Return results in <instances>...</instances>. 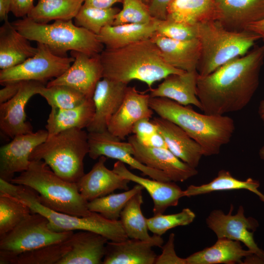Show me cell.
Returning <instances> with one entry per match:
<instances>
[{
    "label": "cell",
    "mask_w": 264,
    "mask_h": 264,
    "mask_svg": "<svg viewBox=\"0 0 264 264\" xmlns=\"http://www.w3.org/2000/svg\"><path fill=\"white\" fill-rule=\"evenodd\" d=\"M264 62V44L209 74L199 75L197 95L201 110L209 115H223L244 109L258 88Z\"/></svg>",
    "instance_id": "1"
},
{
    "label": "cell",
    "mask_w": 264,
    "mask_h": 264,
    "mask_svg": "<svg viewBox=\"0 0 264 264\" xmlns=\"http://www.w3.org/2000/svg\"><path fill=\"white\" fill-rule=\"evenodd\" d=\"M103 78L128 84L132 80L153 84L172 74L185 71L168 64L151 38L117 49H104L100 54Z\"/></svg>",
    "instance_id": "2"
},
{
    "label": "cell",
    "mask_w": 264,
    "mask_h": 264,
    "mask_svg": "<svg viewBox=\"0 0 264 264\" xmlns=\"http://www.w3.org/2000/svg\"><path fill=\"white\" fill-rule=\"evenodd\" d=\"M151 108L158 116L183 129L201 147L204 156L220 153L231 140L235 130L234 120L225 115L200 113L189 106L164 97H150Z\"/></svg>",
    "instance_id": "3"
},
{
    "label": "cell",
    "mask_w": 264,
    "mask_h": 264,
    "mask_svg": "<svg viewBox=\"0 0 264 264\" xmlns=\"http://www.w3.org/2000/svg\"><path fill=\"white\" fill-rule=\"evenodd\" d=\"M10 182L35 191L40 203L51 210L78 217L92 213L76 183L63 179L43 160H31L28 169Z\"/></svg>",
    "instance_id": "4"
},
{
    "label": "cell",
    "mask_w": 264,
    "mask_h": 264,
    "mask_svg": "<svg viewBox=\"0 0 264 264\" xmlns=\"http://www.w3.org/2000/svg\"><path fill=\"white\" fill-rule=\"evenodd\" d=\"M12 24L29 41L46 45L53 53L61 57L67 56L68 51L96 56L104 49L97 35L76 25L72 20L40 23L25 17L13 21Z\"/></svg>",
    "instance_id": "5"
},
{
    "label": "cell",
    "mask_w": 264,
    "mask_h": 264,
    "mask_svg": "<svg viewBox=\"0 0 264 264\" xmlns=\"http://www.w3.org/2000/svg\"><path fill=\"white\" fill-rule=\"evenodd\" d=\"M2 191L26 204L31 213H40L46 217L49 228L53 231H88L98 233L109 241L114 242H120L128 238L120 220H110L93 212L86 217L56 212L42 205L38 199L37 193L32 189L10 182L3 184Z\"/></svg>",
    "instance_id": "6"
},
{
    "label": "cell",
    "mask_w": 264,
    "mask_h": 264,
    "mask_svg": "<svg viewBox=\"0 0 264 264\" xmlns=\"http://www.w3.org/2000/svg\"><path fill=\"white\" fill-rule=\"evenodd\" d=\"M201 54L197 71L200 76L212 73L230 60L245 55L261 36L253 32L226 29L219 21L197 24Z\"/></svg>",
    "instance_id": "7"
},
{
    "label": "cell",
    "mask_w": 264,
    "mask_h": 264,
    "mask_svg": "<svg viewBox=\"0 0 264 264\" xmlns=\"http://www.w3.org/2000/svg\"><path fill=\"white\" fill-rule=\"evenodd\" d=\"M88 132L72 128L62 131L36 147L30 160H43L63 179L76 183L85 174L84 160L88 154Z\"/></svg>",
    "instance_id": "8"
},
{
    "label": "cell",
    "mask_w": 264,
    "mask_h": 264,
    "mask_svg": "<svg viewBox=\"0 0 264 264\" xmlns=\"http://www.w3.org/2000/svg\"><path fill=\"white\" fill-rule=\"evenodd\" d=\"M73 233L53 231L46 217L40 213H31L0 238V264H10L15 257L22 253L66 241Z\"/></svg>",
    "instance_id": "9"
},
{
    "label": "cell",
    "mask_w": 264,
    "mask_h": 264,
    "mask_svg": "<svg viewBox=\"0 0 264 264\" xmlns=\"http://www.w3.org/2000/svg\"><path fill=\"white\" fill-rule=\"evenodd\" d=\"M36 54L22 63L0 71L1 85L14 81H36L45 83L63 74L74 58L61 57L53 53L45 44L37 43Z\"/></svg>",
    "instance_id": "10"
},
{
    "label": "cell",
    "mask_w": 264,
    "mask_h": 264,
    "mask_svg": "<svg viewBox=\"0 0 264 264\" xmlns=\"http://www.w3.org/2000/svg\"><path fill=\"white\" fill-rule=\"evenodd\" d=\"M233 206L231 205L227 214L220 210L211 212L206 219L208 228L217 235L218 239L226 238L242 242L254 255L256 262L264 263V251L259 248L254 239L253 231L258 226L257 221L244 216L242 206L232 215Z\"/></svg>",
    "instance_id": "11"
},
{
    "label": "cell",
    "mask_w": 264,
    "mask_h": 264,
    "mask_svg": "<svg viewBox=\"0 0 264 264\" xmlns=\"http://www.w3.org/2000/svg\"><path fill=\"white\" fill-rule=\"evenodd\" d=\"M88 155L92 159L105 156L129 165L132 169L140 171L144 176L164 182L172 181L159 170L150 168L141 163L133 155L134 150L129 142H123L111 134L107 130L101 132H88Z\"/></svg>",
    "instance_id": "12"
},
{
    "label": "cell",
    "mask_w": 264,
    "mask_h": 264,
    "mask_svg": "<svg viewBox=\"0 0 264 264\" xmlns=\"http://www.w3.org/2000/svg\"><path fill=\"white\" fill-rule=\"evenodd\" d=\"M74 61L61 76L49 81L46 86L65 85L73 88L87 98H92L98 82L103 78L100 54L89 56L81 52L71 51Z\"/></svg>",
    "instance_id": "13"
},
{
    "label": "cell",
    "mask_w": 264,
    "mask_h": 264,
    "mask_svg": "<svg viewBox=\"0 0 264 264\" xmlns=\"http://www.w3.org/2000/svg\"><path fill=\"white\" fill-rule=\"evenodd\" d=\"M48 137L45 130L15 136L0 149V178L10 182L16 173L26 170L34 149Z\"/></svg>",
    "instance_id": "14"
},
{
    "label": "cell",
    "mask_w": 264,
    "mask_h": 264,
    "mask_svg": "<svg viewBox=\"0 0 264 264\" xmlns=\"http://www.w3.org/2000/svg\"><path fill=\"white\" fill-rule=\"evenodd\" d=\"M44 86V83L39 81H22L17 94L0 104V129L3 134L13 138L17 135L33 132L32 126L26 121L25 107L29 99L39 94Z\"/></svg>",
    "instance_id": "15"
},
{
    "label": "cell",
    "mask_w": 264,
    "mask_h": 264,
    "mask_svg": "<svg viewBox=\"0 0 264 264\" xmlns=\"http://www.w3.org/2000/svg\"><path fill=\"white\" fill-rule=\"evenodd\" d=\"M134 157L143 164L162 171L172 181L183 182L198 173L196 168L184 162L169 149L149 147L141 144L133 134L128 138Z\"/></svg>",
    "instance_id": "16"
},
{
    "label": "cell",
    "mask_w": 264,
    "mask_h": 264,
    "mask_svg": "<svg viewBox=\"0 0 264 264\" xmlns=\"http://www.w3.org/2000/svg\"><path fill=\"white\" fill-rule=\"evenodd\" d=\"M150 94L141 92L134 87L127 88L123 101L109 121L107 130L113 135L123 140L132 133L135 123L141 119L151 118Z\"/></svg>",
    "instance_id": "17"
},
{
    "label": "cell",
    "mask_w": 264,
    "mask_h": 264,
    "mask_svg": "<svg viewBox=\"0 0 264 264\" xmlns=\"http://www.w3.org/2000/svg\"><path fill=\"white\" fill-rule=\"evenodd\" d=\"M128 84L102 78L97 83L92 96L94 114L86 128L88 132L107 130L109 121L124 98Z\"/></svg>",
    "instance_id": "18"
},
{
    "label": "cell",
    "mask_w": 264,
    "mask_h": 264,
    "mask_svg": "<svg viewBox=\"0 0 264 264\" xmlns=\"http://www.w3.org/2000/svg\"><path fill=\"white\" fill-rule=\"evenodd\" d=\"M91 170L76 182L78 190L87 201L102 197L116 190L129 189L130 180L107 168V157L101 156Z\"/></svg>",
    "instance_id": "19"
},
{
    "label": "cell",
    "mask_w": 264,
    "mask_h": 264,
    "mask_svg": "<svg viewBox=\"0 0 264 264\" xmlns=\"http://www.w3.org/2000/svg\"><path fill=\"white\" fill-rule=\"evenodd\" d=\"M112 170L123 177L141 185L147 190L154 202V215L163 214L168 208L177 206L179 199L184 197L183 191L173 181H161L138 176L130 171L121 161H116Z\"/></svg>",
    "instance_id": "20"
},
{
    "label": "cell",
    "mask_w": 264,
    "mask_h": 264,
    "mask_svg": "<svg viewBox=\"0 0 264 264\" xmlns=\"http://www.w3.org/2000/svg\"><path fill=\"white\" fill-rule=\"evenodd\" d=\"M69 250L58 264H102L109 240L93 232L80 230L68 240Z\"/></svg>",
    "instance_id": "21"
},
{
    "label": "cell",
    "mask_w": 264,
    "mask_h": 264,
    "mask_svg": "<svg viewBox=\"0 0 264 264\" xmlns=\"http://www.w3.org/2000/svg\"><path fill=\"white\" fill-rule=\"evenodd\" d=\"M162 245L158 242L131 238L120 242L108 241L103 264H154L158 255L153 247H161Z\"/></svg>",
    "instance_id": "22"
},
{
    "label": "cell",
    "mask_w": 264,
    "mask_h": 264,
    "mask_svg": "<svg viewBox=\"0 0 264 264\" xmlns=\"http://www.w3.org/2000/svg\"><path fill=\"white\" fill-rule=\"evenodd\" d=\"M152 121L156 125L167 149L184 162L196 168L203 155L201 147L175 123L160 116Z\"/></svg>",
    "instance_id": "23"
},
{
    "label": "cell",
    "mask_w": 264,
    "mask_h": 264,
    "mask_svg": "<svg viewBox=\"0 0 264 264\" xmlns=\"http://www.w3.org/2000/svg\"><path fill=\"white\" fill-rule=\"evenodd\" d=\"M151 38L168 64L184 71L197 70L201 54V45L198 38L179 41L162 36L156 32Z\"/></svg>",
    "instance_id": "24"
},
{
    "label": "cell",
    "mask_w": 264,
    "mask_h": 264,
    "mask_svg": "<svg viewBox=\"0 0 264 264\" xmlns=\"http://www.w3.org/2000/svg\"><path fill=\"white\" fill-rule=\"evenodd\" d=\"M221 13L220 22L227 29L245 30L264 19V0H214Z\"/></svg>",
    "instance_id": "25"
},
{
    "label": "cell",
    "mask_w": 264,
    "mask_h": 264,
    "mask_svg": "<svg viewBox=\"0 0 264 264\" xmlns=\"http://www.w3.org/2000/svg\"><path fill=\"white\" fill-rule=\"evenodd\" d=\"M198 75L197 70L170 74L156 88L149 89L150 96L166 98L184 106L192 105L201 110L197 95Z\"/></svg>",
    "instance_id": "26"
},
{
    "label": "cell",
    "mask_w": 264,
    "mask_h": 264,
    "mask_svg": "<svg viewBox=\"0 0 264 264\" xmlns=\"http://www.w3.org/2000/svg\"><path fill=\"white\" fill-rule=\"evenodd\" d=\"M21 34L8 19L0 27V69L17 66L34 56L37 47Z\"/></svg>",
    "instance_id": "27"
},
{
    "label": "cell",
    "mask_w": 264,
    "mask_h": 264,
    "mask_svg": "<svg viewBox=\"0 0 264 264\" xmlns=\"http://www.w3.org/2000/svg\"><path fill=\"white\" fill-rule=\"evenodd\" d=\"M158 20L146 23L108 25L97 35L107 49H117L151 38L156 32Z\"/></svg>",
    "instance_id": "28"
},
{
    "label": "cell",
    "mask_w": 264,
    "mask_h": 264,
    "mask_svg": "<svg viewBox=\"0 0 264 264\" xmlns=\"http://www.w3.org/2000/svg\"><path fill=\"white\" fill-rule=\"evenodd\" d=\"M254 257L248 249H243L241 242L219 238L216 243L186 258L187 264H243L242 259Z\"/></svg>",
    "instance_id": "29"
},
{
    "label": "cell",
    "mask_w": 264,
    "mask_h": 264,
    "mask_svg": "<svg viewBox=\"0 0 264 264\" xmlns=\"http://www.w3.org/2000/svg\"><path fill=\"white\" fill-rule=\"evenodd\" d=\"M221 18L214 0H175L168 7L166 20L197 24Z\"/></svg>",
    "instance_id": "30"
},
{
    "label": "cell",
    "mask_w": 264,
    "mask_h": 264,
    "mask_svg": "<svg viewBox=\"0 0 264 264\" xmlns=\"http://www.w3.org/2000/svg\"><path fill=\"white\" fill-rule=\"evenodd\" d=\"M94 111L92 98L87 99L80 105L70 109L51 108L45 125L47 137L70 129L87 128L93 119Z\"/></svg>",
    "instance_id": "31"
},
{
    "label": "cell",
    "mask_w": 264,
    "mask_h": 264,
    "mask_svg": "<svg viewBox=\"0 0 264 264\" xmlns=\"http://www.w3.org/2000/svg\"><path fill=\"white\" fill-rule=\"evenodd\" d=\"M143 203L142 193L140 191L128 201L122 210L119 220L128 238L163 244L164 240L161 236L149 235L146 218L143 215L141 209Z\"/></svg>",
    "instance_id": "32"
},
{
    "label": "cell",
    "mask_w": 264,
    "mask_h": 264,
    "mask_svg": "<svg viewBox=\"0 0 264 264\" xmlns=\"http://www.w3.org/2000/svg\"><path fill=\"white\" fill-rule=\"evenodd\" d=\"M83 3L84 0H39L26 17L40 23L72 20Z\"/></svg>",
    "instance_id": "33"
},
{
    "label": "cell",
    "mask_w": 264,
    "mask_h": 264,
    "mask_svg": "<svg viewBox=\"0 0 264 264\" xmlns=\"http://www.w3.org/2000/svg\"><path fill=\"white\" fill-rule=\"evenodd\" d=\"M260 186L258 181L252 178L241 180L235 178L228 171L220 170L211 181L208 183L197 186L191 185L183 191L184 197H190L213 192L245 189L257 196L261 193L258 188Z\"/></svg>",
    "instance_id": "34"
},
{
    "label": "cell",
    "mask_w": 264,
    "mask_h": 264,
    "mask_svg": "<svg viewBox=\"0 0 264 264\" xmlns=\"http://www.w3.org/2000/svg\"><path fill=\"white\" fill-rule=\"evenodd\" d=\"M144 188L136 184L132 189L120 193H111L88 201V207L91 212L100 214L111 220H119L121 213L128 201Z\"/></svg>",
    "instance_id": "35"
},
{
    "label": "cell",
    "mask_w": 264,
    "mask_h": 264,
    "mask_svg": "<svg viewBox=\"0 0 264 264\" xmlns=\"http://www.w3.org/2000/svg\"><path fill=\"white\" fill-rule=\"evenodd\" d=\"M31 214L30 208L22 201L0 193V238L13 230Z\"/></svg>",
    "instance_id": "36"
},
{
    "label": "cell",
    "mask_w": 264,
    "mask_h": 264,
    "mask_svg": "<svg viewBox=\"0 0 264 264\" xmlns=\"http://www.w3.org/2000/svg\"><path fill=\"white\" fill-rule=\"evenodd\" d=\"M120 10L115 7L101 8L83 4L74 18V23L98 35L105 26L113 24Z\"/></svg>",
    "instance_id": "37"
},
{
    "label": "cell",
    "mask_w": 264,
    "mask_h": 264,
    "mask_svg": "<svg viewBox=\"0 0 264 264\" xmlns=\"http://www.w3.org/2000/svg\"><path fill=\"white\" fill-rule=\"evenodd\" d=\"M68 240L22 253L10 264H58L70 248Z\"/></svg>",
    "instance_id": "38"
},
{
    "label": "cell",
    "mask_w": 264,
    "mask_h": 264,
    "mask_svg": "<svg viewBox=\"0 0 264 264\" xmlns=\"http://www.w3.org/2000/svg\"><path fill=\"white\" fill-rule=\"evenodd\" d=\"M38 94L46 100L51 108L57 109L72 108L88 99L76 89L65 85L44 86Z\"/></svg>",
    "instance_id": "39"
},
{
    "label": "cell",
    "mask_w": 264,
    "mask_h": 264,
    "mask_svg": "<svg viewBox=\"0 0 264 264\" xmlns=\"http://www.w3.org/2000/svg\"><path fill=\"white\" fill-rule=\"evenodd\" d=\"M196 215L190 209L185 208L173 214H158L146 218L149 230L154 234L161 236L170 229L191 223Z\"/></svg>",
    "instance_id": "40"
},
{
    "label": "cell",
    "mask_w": 264,
    "mask_h": 264,
    "mask_svg": "<svg viewBox=\"0 0 264 264\" xmlns=\"http://www.w3.org/2000/svg\"><path fill=\"white\" fill-rule=\"evenodd\" d=\"M122 8L116 15L112 25L146 23L153 21L148 4L144 0H122Z\"/></svg>",
    "instance_id": "41"
},
{
    "label": "cell",
    "mask_w": 264,
    "mask_h": 264,
    "mask_svg": "<svg viewBox=\"0 0 264 264\" xmlns=\"http://www.w3.org/2000/svg\"><path fill=\"white\" fill-rule=\"evenodd\" d=\"M156 33L174 40L189 41L197 38V24L168 20H158Z\"/></svg>",
    "instance_id": "42"
},
{
    "label": "cell",
    "mask_w": 264,
    "mask_h": 264,
    "mask_svg": "<svg viewBox=\"0 0 264 264\" xmlns=\"http://www.w3.org/2000/svg\"><path fill=\"white\" fill-rule=\"evenodd\" d=\"M174 233L169 235L167 242L161 247L162 253L157 256L154 264H187L186 258L179 257L175 250Z\"/></svg>",
    "instance_id": "43"
},
{
    "label": "cell",
    "mask_w": 264,
    "mask_h": 264,
    "mask_svg": "<svg viewBox=\"0 0 264 264\" xmlns=\"http://www.w3.org/2000/svg\"><path fill=\"white\" fill-rule=\"evenodd\" d=\"M158 131V128L150 118H144L137 121L134 125L132 133L139 141L147 138Z\"/></svg>",
    "instance_id": "44"
},
{
    "label": "cell",
    "mask_w": 264,
    "mask_h": 264,
    "mask_svg": "<svg viewBox=\"0 0 264 264\" xmlns=\"http://www.w3.org/2000/svg\"><path fill=\"white\" fill-rule=\"evenodd\" d=\"M175 0H151L148 4L152 17L155 20H166L167 9Z\"/></svg>",
    "instance_id": "45"
},
{
    "label": "cell",
    "mask_w": 264,
    "mask_h": 264,
    "mask_svg": "<svg viewBox=\"0 0 264 264\" xmlns=\"http://www.w3.org/2000/svg\"><path fill=\"white\" fill-rule=\"evenodd\" d=\"M34 0H11V12L16 17H25L34 6Z\"/></svg>",
    "instance_id": "46"
},
{
    "label": "cell",
    "mask_w": 264,
    "mask_h": 264,
    "mask_svg": "<svg viewBox=\"0 0 264 264\" xmlns=\"http://www.w3.org/2000/svg\"><path fill=\"white\" fill-rule=\"evenodd\" d=\"M22 81H14L4 84V87L0 90V104L4 103L13 97L18 92Z\"/></svg>",
    "instance_id": "47"
},
{
    "label": "cell",
    "mask_w": 264,
    "mask_h": 264,
    "mask_svg": "<svg viewBox=\"0 0 264 264\" xmlns=\"http://www.w3.org/2000/svg\"><path fill=\"white\" fill-rule=\"evenodd\" d=\"M139 141L149 147L167 148L164 139L158 130L149 137Z\"/></svg>",
    "instance_id": "48"
},
{
    "label": "cell",
    "mask_w": 264,
    "mask_h": 264,
    "mask_svg": "<svg viewBox=\"0 0 264 264\" xmlns=\"http://www.w3.org/2000/svg\"><path fill=\"white\" fill-rule=\"evenodd\" d=\"M122 2V0H84V4L91 7L107 8L115 3Z\"/></svg>",
    "instance_id": "49"
},
{
    "label": "cell",
    "mask_w": 264,
    "mask_h": 264,
    "mask_svg": "<svg viewBox=\"0 0 264 264\" xmlns=\"http://www.w3.org/2000/svg\"><path fill=\"white\" fill-rule=\"evenodd\" d=\"M246 30L259 35L264 41V19L248 25Z\"/></svg>",
    "instance_id": "50"
},
{
    "label": "cell",
    "mask_w": 264,
    "mask_h": 264,
    "mask_svg": "<svg viewBox=\"0 0 264 264\" xmlns=\"http://www.w3.org/2000/svg\"><path fill=\"white\" fill-rule=\"evenodd\" d=\"M11 10V0H0V19H8V14Z\"/></svg>",
    "instance_id": "51"
},
{
    "label": "cell",
    "mask_w": 264,
    "mask_h": 264,
    "mask_svg": "<svg viewBox=\"0 0 264 264\" xmlns=\"http://www.w3.org/2000/svg\"><path fill=\"white\" fill-rule=\"evenodd\" d=\"M258 114L264 125V100H262L258 107Z\"/></svg>",
    "instance_id": "52"
},
{
    "label": "cell",
    "mask_w": 264,
    "mask_h": 264,
    "mask_svg": "<svg viewBox=\"0 0 264 264\" xmlns=\"http://www.w3.org/2000/svg\"><path fill=\"white\" fill-rule=\"evenodd\" d=\"M259 154L261 159L264 161V145L260 149Z\"/></svg>",
    "instance_id": "53"
},
{
    "label": "cell",
    "mask_w": 264,
    "mask_h": 264,
    "mask_svg": "<svg viewBox=\"0 0 264 264\" xmlns=\"http://www.w3.org/2000/svg\"><path fill=\"white\" fill-rule=\"evenodd\" d=\"M258 196L259 197L260 199L264 202V195L261 193Z\"/></svg>",
    "instance_id": "54"
},
{
    "label": "cell",
    "mask_w": 264,
    "mask_h": 264,
    "mask_svg": "<svg viewBox=\"0 0 264 264\" xmlns=\"http://www.w3.org/2000/svg\"><path fill=\"white\" fill-rule=\"evenodd\" d=\"M151 0H144L145 2H146L147 4L149 3Z\"/></svg>",
    "instance_id": "55"
}]
</instances>
